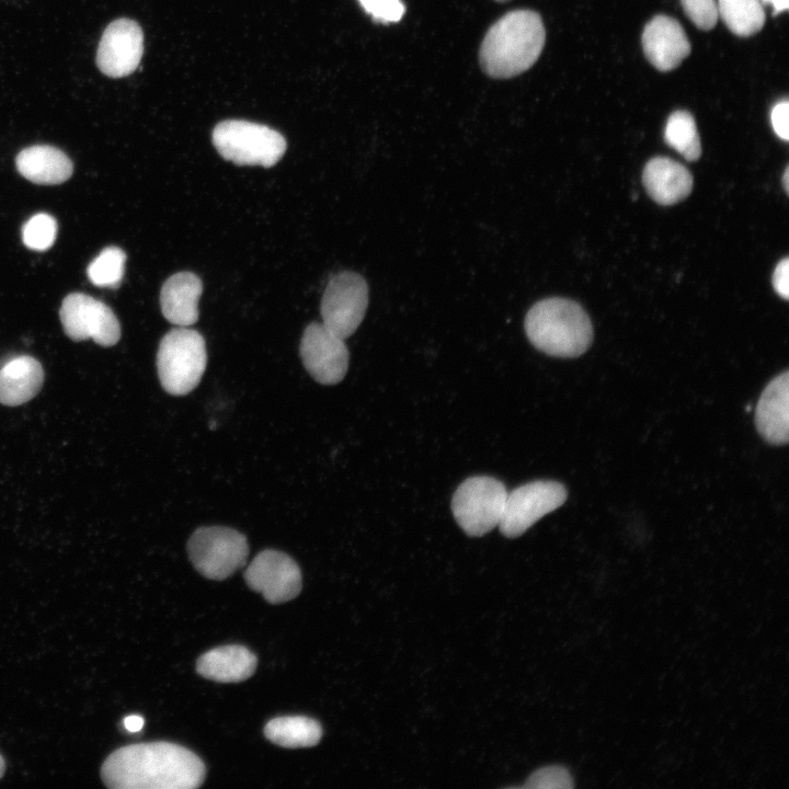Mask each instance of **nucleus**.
<instances>
[{
  "mask_svg": "<svg viewBox=\"0 0 789 789\" xmlns=\"http://www.w3.org/2000/svg\"><path fill=\"white\" fill-rule=\"evenodd\" d=\"M243 575L250 588L261 593L271 604L291 601L301 591L300 569L294 559L283 551H261Z\"/></svg>",
  "mask_w": 789,
  "mask_h": 789,
  "instance_id": "11",
  "label": "nucleus"
},
{
  "mask_svg": "<svg viewBox=\"0 0 789 789\" xmlns=\"http://www.w3.org/2000/svg\"><path fill=\"white\" fill-rule=\"evenodd\" d=\"M203 291L199 277L180 272L169 277L160 291L163 317L178 327H188L198 320V300Z\"/></svg>",
  "mask_w": 789,
  "mask_h": 789,
  "instance_id": "17",
  "label": "nucleus"
},
{
  "mask_svg": "<svg viewBox=\"0 0 789 789\" xmlns=\"http://www.w3.org/2000/svg\"><path fill=\"white\" fill-rule=\"evenodd\" d=\"M788 180H789V169L786 168L784 178H782L784 187H785L786 192H789V181Z\"/></svg>",
  "mask_w": 789,
  "mask_h": 789,
  "instance_id": "33",
  "label": "nucleus"
},
{
  "mask_svg": "<svg viewBox=\"0 0 789 789\" xmlns=\"http://www.w3.org/2000/svg\"><path fill=\"white\" fill-rule=\"evenodd\" d=\"M642 182L649 196L665 206L685 199L693 188L688 169L666 157H654L647 162Z\"/></svg>",
  "mask_w": 789,
  "mask_h": 789,
  "instance_id": "16",
  "label": "nucleus"
},
{
  "mask_svg": "<svg viewBox=\"0 0 789 789\" xmlns=\"http://www.w3.org/2000/svg\"><path fill=\"white\" fill-rule=\"evenodd\" d=\"M44 380L41 363L32 356L20 355L0 368V403L9 407L30 401Z\"/></svg>",
  "mask_w": 789,
  "mask_h": 789,
  "instance_id": "20",
  "label": "nucleus"
},
{
  "mask_svg": "<svg viewBox=\"0 0 789 789\" xmlns=\"http://www.w3.org/2000/svg\"><path fill=\"white\" fill-rule=\"evenodd\" d=\"M256 656L245 647L229 644L215 648L201 655L197 673L210 681L236 683L248 679L255 671Z\"/></svg>",
  "mask_w": 789,
  "mask_h": 789,
  "instance_id": "18",
  "label": "nucleus"
},
{
  "mask_svg": "<svg viewBox=\"0 0 789 789\" xmlns=\"http://www.w3.org/2000/svg\"><path fill=\"white\" fill-rule=\"evenodd\" d=\"M56 236V219L45 213L32 216L22 227L23 243L35 251L49 249L55 242Z\"/></svg>",
  "mask_w": 789,
  "mask_h": 789,
  "instance_id": "25",
  "label": "nucleus"
},
{
  "mask_svg": "<svg viewBox=\"0 0 789 789\" xmlns=\"http://www.w3.org/2000/svg\"><path fill=\"white\" fill-rule=\"evenodd\" d=\"M205 775L195 753L165 741L119 747L101 767L102 780L112 789H194Z\"/></svg>",
  "mask_w": 789,
  "mask_h": 789,
  "instance_id": "1",
  "label": "nucleus"
},
{
  "mask_svg": "<svg viewBox=\"0 0 789 789\" xmlns=\"http://www.w3.org/2000/svg\"><path fill=\"white\" fill-rule=\"evenodd\" d=\"M22 176L36 184H60L72 174V162L60 149L48 145L24 148L15 159Z\"/></svg>",
  "mask_w": 789,
  "mask_h": 789,
  "instance_id": "19",
  "label": "nucleus"
},
{
  "mask_svg": "<svg viewBox=\"0 0 789 789\" xmlns=\"http://www.w3.org/2000/svg\"><path fill=\"white\" fill-rule=\"evenodd\" d=\"M789 103L787 100L780 101L774 105L770 111V122L776 135L787 141L789 139Z\"/></svg>",
  "mask_w": 789,
  "mask_h": 789,
  "instance_id": "29",
  "label": "nucleus"
},
{
  "mask_svg": "<svg viewBox=\"0 0 789 789\" xmlns=\"http://www.w3.org/2000/svg\"><path fill=\"white\" fill-rule=\"evenodd\" d=\"M507 493L503 482L493 477H470L453 495L454 517L467 535L483 536L499 526Z\"/></svg>",
  "mask_w": 789,
  "mask_h": 789,
  "instance_id": "6",
  "label": "nucleus"
},
{
  "mask_svg": "<svg viewBox=\"0 0 789 789\" xmlns=\"http://www.w3.org/2000/svg\"><path fill=\"white\" fill-rule=\"evenodd\" d=\"M525 332L538 351L563 358L582 355L593 340L592 322L584 309L560 297L536 302L525 317Z\"/></svg>",
  "mask_w": 789,
  "mask_h": 789,
  "instance_id": "3",
  "label": "nucleus"
},
{
  "mask_svg": "<svg viewBox=\"0 0 789 789\" xmlns=\"http://www.w3.org/2000/svg\"><path fill=\"white\" fill-rule=\"evenodd\" d=\"M764 3L771 4L774 8V13H781L784 11H787L789 7V0H761Z\"/></svg>",
  "mask_w": 789,
  "mask_h": 789,
  "instance_id": "32",
  "label": "nucleus"
},
{
  "mask_svg": "<svg viewBox=\"0 0 789 789\" xmlns=\"http://www.w3.org/2000/svg\"><path fill=\"white\" fill-rule=\"evenodd\" d=\"M684 12L699 28L709 31L718 21V8L714 0H681Z\"/></svg>",
  "mask_w": 789,
  "mask_h": 789,
  "instance_id": "27",
  "label": "nucleus"
},
{
  "mask_svg": "<svg viewBox=\"0 0 789 789\" xmlns=\"http://www.w3.org/2000/svg\"><path fill=\"white\" fill-rule=\"evenodd\" d=\"M187 552L192 564L202 575L225 580L244 565L249 546L245 536L236 529L208 526L192 534Z\"/></svg>",
  "mask_w": 789,
  "mask_h": 789,
  "instance_id": "7",
  "label": "nucleus"
},
{
  "mask_svg": "<svg viewBox=\"0 0 789 789\" xmlns=\"http://www.w3.org/2000/svg\"><path fill=\"white\" fill-rule=\"evenodd\" d=\"M568 496L565 487L552 480H538L523 484L507 493L501 533L515 538L529 529L538 519L561 506Z\"/></svg>",
  "mask_w": 789,
  "mask_h": 789,
  "instance_id": "9",
  "label": "nucleus"
},
{
  "mask_svg": "<svg viewBox=\"0 0 789 789\" xmlns=\"http://www.w3.org/2000/svg\"><path fill=\"white\" fill-rule=\"evenodd\" d=\"M299 351L305 368L318 382L335 385L344 378L348 350L344 340L323 323L312 322L305 329Z\"/></svg>",
  "mask_w": 789,
  "mask_h": 789,
  "instance_id": "12",
  "label": "nucleus"
},
{
  "mask_svg": "<svg viewBox=\"0 0 789 789\" xmlns=\"http://www.w3.org/2000/svg\"><path fill=\"white\" fill-rule=\"evenodd\" d=\"M124 727L129 732H138L144 727V719L137 714L128 716L124 719Z\"/></svg>",
  "mask_w": 789,
  "mask_h": 789,
  "instance_id": "31",
  "label": "nucleus"
},
{
  "mask_svg": "<svg viewBox=\"0 0 789 789\" xmlns=\"http://www.w3.org/2000/svg\"><path fill=\"white\" fill-rule=\"evenodd\" d=\"M264 735L282 747H311L321 740L322 727L305 716L277 717L265 724Z\"/></svg>",
  "mask_w": 789,
  "mask_h": 789,
  "instance_id": "21",
  "label": "nucleus"
},
{
  "mask_svg": "<svg viewBox=\"0 0 789 789\" xmlns=\"http://www.w3.org/2000/svg\"><path fill=\"white\" fill-rule=\"evenodd\" d=\"M125 252L117 247H107L88 266V276L92 284L100 287L116 288L124 276Z\"/></svg>",
  "mask_w": 789,
  "mask_h": 789,
  "instance_id": "24",
  "label": "nucleus"
},
{
  "mask_svg": "<svg viewBox=\"0 0 789 789\" xmlns=\"http://www.w3.org/2000/svg\"><path fill=\"white\" fill-rule=\"evenodd\" d=\"M535 789L572 788V777L567 768L558 765L546 766L534 771L523 786Z\"/></svg>",
  "mask_w": 789,
  "mask_h": 789,
  "instance_id": "26",
  "label": "nucleus"
},
{
  "mask_svg": "<svg viewBox=\"0 0 789 789\" xmlns=\"http://www.w3.org/2000/svg\"><path fill=\"white\" fill-rule=\"evenodd\" d=\"M545 41V26L537 12L511 11L485 33L479 52L480 66L492 78L518 76L537 61Z\"/></svg>",
  "mask_w": 789,
  "mask_h": 789,
  "instance_id": "2",
  "label": "nucleus"
},
{
  "mask_svg": "<svg viewBox=\"0 0 789 789\" xmlns=\"http://www.w3.org/2000/svg\"><path fill=\"white\" fill-rule=\"evenodd\" d=\"M59 317L65 333L73 341L92 339L102 346H112L121 338L115 313L107 305L89 295L72 293L66 296Z\"/></svg>",
  "mask_w": 789,
  "mask_h": 789,
  "instance_id": "10",
  "label": "nucleus"
},
{
  "mask_svg": "<svg viewBox=\"0 0 789 789\" xmlns=\"http://www.w3.org/2000/svg\"><path fill=\"white\" fill-rule=\"evenodd\" d=\"M717 8L727 27L737 36H751L765 24L761 0H718Z\"/></svg>",
  "mask_w": 789,
  "mask_h": 789,
  "instance_id": "22",
  "label": "nucleus"
},
{
  "mask_svg": "<svg viewBox=\"0 0 789 789\" xmlns=\"http://www.w3.org/2000/svg\"><path fill=\"white\" fill-rule=\"evenodd\" d=\"M664 139L670 147L688 161H696L701 155L696 123L687 111H675L668 116L664 128Z\"/></svg>",
  "mask_w": 789,
  "mask_h": 789,
  "instance_id": "23",
  "label": "nucleus"
},
{
  "mask_svg": "<svg viewBox=\"0 0 789 789\" xmlns=\"http://www.w3.org/2000/svg\"><path fill=\"white\" fill-rule=\"evenodd\" d=\"M643 53L660 71L681 65L690 53V43L682 25L667 15H655L644 27L641 37Z\"/></svg>",
  "mask_w": 789,
  "mask_h": 789,
  "instance_id": "14",
  "label": "nucleus"
},
{
  "mask_svg": "<svg viewBox=\"0 0 789 789\" xmlns=\"http://www.w3.org/2000/svg\"><path fill=\"white\" fill-rule=\"evenodd\" d=\"M773 286L784 299L789 298V259L778 262L773 274Z\"/></svg>",
  "mask_w": 789,
  "mask_h": 789,
  "instance_id": "30",
  "label": "nucleus"
},
{
  "mask_svg": "<svg viewBox=\"0 0 789 789\" xmlns=\"http://www.w3.org/2000/svg\"><path fill=\"white\" fill-rule=\"evenodd\" d=\"M373 19L381 23L398 22L405 12L401 0H358Z\"/></svg>",
  "mask_w": 789,
  "mask_h": 789,
  "instance_id": "28",
  "label": "nucleus"
},
{
  "mask_svg": "<svg viewBox=\"0 0 789 789\" xmlns=\"http://www.w3.org/2000/svg\"><path fill=\"white\" fill-rule=\"evenodd\" d=\"M495 1H498V2H506V1H508V0H495Z\"/></svg>",
  "mask_w": 789,
  "mask_h": 789,
  "instance_id": "35",
  "label": "nucleus"
},
{
  "mask_svg": "<svg viewBox=\"0 0 789 789\" xmlns=\"http://www.w3.org/2000/svg\"><path fill=\"white\" fill-rule=\"evenodd\" d=\"M368 286L355 272H340L329 281L321 300L323 324L343 340L351 336L364 319Z\"/></svg>",
  "mask_w": 789,
  "mask_h": 789,
  "instance_id": "8",
  "label": "nucleus"
},
{
  "mask_svg": "<svg viewBox=\"0 0 789 789\" xmlns=\"http://www.w3.org/2000/svg\"><path fill=\"white\" fill-rule=\"evenodd\" d=\"M207 364L204 338L193 329L179 327L160 341L157 371L162 388L170 395L184 396L201 381Z\"/></svg>",
  "mask_w": 789,
  "mask_h": 789,
  "instance_id": "4",
  "label": "nucleus"
},
{
  "mask_svg": "<svg viewBox=\"0 0 789 789\" xmlns=\"http://www.w3.org/2000/svg\"><path fill=\"white\" fill-rule=\"evenodd\" d=\"M789 373L776 376L762 392L755 410V424L769 444L785 445L789 439Z\"/></svg>",
  "mask_w": 789,
  "mask_h": 789,
  "instance_id": "15",
  "label": "nucleus"
},
{
  "mask_svg": "<svg viewBox=\"0 0 789 789\" xmlns=\"http://www.w3.org/2000/svg\"><path fill=\"white\" fill-rule=\"evenodd\" d=\"M218 153L239 165L272 167L286 151V140L277 130L243 119H227L213 130Z\"/></svg>",
  "mask_w": 789,
  "mask_h": 789,
  "instance_id": "5",
  "label": "nucleus"
},
{
  "mask_svg": "<svg viewBox=\"0 0 789 789\" xmlns=\"http://www.w3.org/2000/svg\"><path fill=\"white\" fill-rule=\"evenodd\" d=\"M4 770H5L4 759H3V757H2L1 754H0V778L3 776Z\"/></svg>",
  "mask_w": 789,
  "mask_h": 789,
  "instance_id": "34",
  "label": "nucleus"
},
{
  "mask_svg": "<svg viewBox=\"0 0 789 789\" xmlns=\"http://www.w3.org/2000/svg\"><path fill=\"white\" fill-rule=\"evenodd\" d=\"M142 52L144 34L139 24L130 19H117L102 34L96 66L107 77H126L139 66Z\"/></svg>",
  "mask_w": 789,
  "mask_h": 789,
  "instance_id": "13",
  "label": "nucleus"
}]
</instances>
